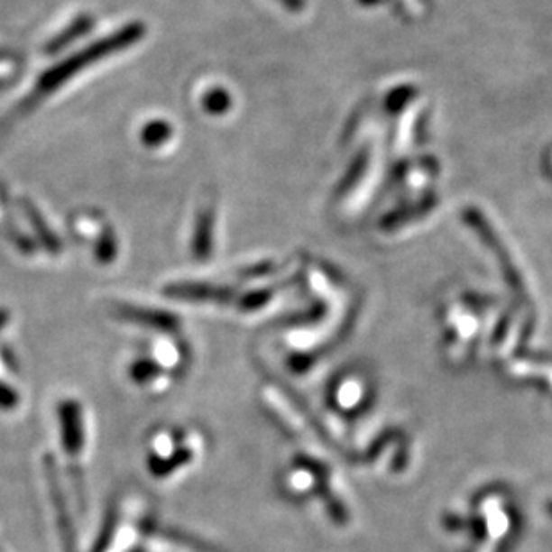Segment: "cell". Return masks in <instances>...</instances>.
Returning <instances> with one entry per match:
<instances>
[{"instance_id":"obj_1","label":"cell","mask_w":552,"mask_h":552,"mask_svg":"<svg viewBox=\"0 0 552 552\" xmlns=\"http://www.w3.org/2000/svg\"><path fill=\"white\" fill-rule=\"evenodd\" d=\"M56 420L60 435V451L65 460L70 492L79 511L87 510V479L85 465L88 455V415L83 400L65 395L56 404Z\"/></svg>"},{"instance_id":"obj_2","label":"cell","mask_w":552,"mask_h":552,"mask_svg":"<svg viewBox=\"0 0 552 552\" xmlns=\"http://www.w3.org/2000/svg\"><path fill=\"white\" fill-rule=\"evenodd\" d=\"M198 433L183 428H161L152 433L145 449V466L152 479L165 483L181 475L200 458Z\"/></svg>"},{"instance_id":"obj_3","label":"cell","mask_w":552,"mask_h":552,"mask_svg":"<svg viewBox=\"0 0 552 552\" xmlns=\"http://www.w3.org/2000/svg\"><path fill=\"white\" fill-rule=\"evenodd\" d=\"M143 36H145V25L140 23V22H134V23H129V25L122 27L120 31L95 41L92 45H88L87 49L76 52L74 56H70L65 61L58 63L56 67L49 69L40 78L38 90L43 93L58 90L61 85H65L69 79L78 76L87 67H90L93 63L107 58L115 52H120V51L138 43Z\"/></svg>"},{"instance_id":"obj_4","label":"cell","mask_w":552,"mask_h":552,"mask_svg":"<svg viewBox=\"0 0 552 552\" xmlns=\"http://www.w3.org/2000/svg\"><path fill=\"white\" fill-rule=\"evenodd\" d=\"M143 528L142 502L127 499L109 511L90 552H134L143 540Z\"/></svg>"},{"instance_id":"obj_5","label":"cell","mask_w":552,"mask_h":552,"mask_svg":"<svg viewBox=\"0 0 552 552\" xmlns=\"http://www.w3.org/2000/svg\"><path fill=\"white\" fill-rule=\"evenodd\" d=\"M41 470H43L47 497L52 508L54 528H56L60 549L61 552H83L79 529H78V524H76V519L70 508L69 486L65 484V477L60 470V463L51 453L43 455Z\"/></svg>"},{"instance_id":"obj_6","label":"cell","mask_w":552,"mask_h":552,"mask_svg":"<svg viewBox=\"0 0 552 552\" xmlns=\"http://www.w3.org/2000/svg\"><path fill=\"white\" fill-rule=\"evenodd\" d=\"M115 317L124 322L136 324L140 327L152 329L156 333L174 336L181 331V318L172 311L160 308H147L138 304H118L115 309Z\"/></svg>"},{"instance_id":"obj_7","label":"cell","mask_w":552,"mask_h":552,"mask_svg":"<svg viewBox=\"0 0 552 552\" xmlns=\"http://www.w3.org/2000/svg\"><path fill=\"white\" fill-rule=\"evenodd\" d=\"M127 377L134 386L149 393H163L172 386L174 381V375L160 367L149 354L136 356L129 363Z\"/></svg>"},{"instance_id":"obj_8","label":"cell","mask_w":552,"mask_h":552,"mask_svg":"<svg viewBox=\"0 0 552 552\" xmlns=\"http://www.w3.org/2000/svg\"><path fill=\"white\" fill-rule=\"evenodd\" d=\"M22 406V391L14 381V367L4 349H0V411L13 413Z\"/></svg>"},{"instance_id":"obj_9","label":"cell","mask_w":552,"mask_h":552,"mask_svg":"<svg viewBox=\"0 0 552 552\" xmlns=\"http://www.w3.org/2000/svg\"><path fill=\"white\" fill-rule=\"evenodd\" d=\"M163 291L165 295L176 300H188V302H209V300H218L225 295L224 290L204 282H174L169 284Z\"/></svg>"},{"instance_id":"obj_10","label":"cell","mask_w":552,"mask_h":552,"mask_svg":"<svg viewBox=\"0 0 552 552\" xmlns=\"http://www.w3.org/2000/svg\"><path fill=\"white\" fill-rule=\"evenodd\" d=\"M213 249V213L202 211L195 224L191 251L197 260H206Z\"/></svg>"},{"instance_id":"obj_11","label":"cell","mask_w":552,"mask_h":552,"mask_svg":"<svg viewBox=\"0 0 552 552\" xmlns=\"http://www.w3.org/2000/svg\"><path fill=\"white\" fill-rule=\"evenodd\" d=\"M22 207H23L25 216L29 218V222H31L34 233L38 235L41 245H43L49 253H60V251H61V242H60V238L49 229L47 222H45L43 216L38 213V209L34 207V204L29 202V200H22Z\"/></svg>"},{"instance_id":"obj_12","label":"cell","mask_w":552,"mask_h":552,"mask_svg":"<svg viewBox=\"0 0 552 552\" xmlns=\"http://www.w3.org/2000/svg\"><path fill=\"white\" fill-rule=\"evenodd\" d=\"M92 16H79L70 27H67L63 32H60L54 40H51V41L47 43L45 52H47V54H54V52L63 51L67 45H70V43L76 41L78 38L88 34L90 29H92Z\"/></svg>"},{"instance_id":"obj_13","label":"cell","mask_w":552,"mask_h":552,"mask_svg":"<svg viewBox=\"0 0 552 552\" xmlns=\"http://www.w3.org/2000/svg\"><path fill=\"white\" fill-rule=\"evenodd\" d=\"M172 136V125L165 120H152L142 131V142L147 147H160Z\"/></svg>"},{"instance_id":"obj_14","label":"cell","mask_w":552,"mask_h":552,"mask_svg":"<svg viewBox=\"0 0 552 552\" xmlns=\"http://www.w3.org/2000/svg\"><path fill=\"white\" fill-rule=\"evenodd\" d=\"M116 256V240L113 236L111 231H106L98 242H97V247H95V258L98 263L102 265H107L115 260Z\"/></svg>"},{"instance_id":"obj_15","label":"cell","mask_w":552,"mask_h":552,"mask_svg":"<svg viewBox=\"0 0 552 552\" xmlns=\"http://www.w3.org/2000/svg\"><path fill=\"white\" fill-rule=\"evenodd\" d=\"M202 104H204V107H206L207 113L222 115V113L229 107L231 100H229L227 92H224V90H213V92L206 93Z\"/></svg>"},{"instance_id":"obj_16","label":"cell","mask_w":552,"mask_h":552,"mask_svg":"<svg viewBox=\"0 0 552 552\" xmlns=\"http://www.w3.org/2000/svg\"><path fill=\"white\" fill-rule=\"evenodd\" d=\"M9 311L7 309H4V308H0V333L4 331V327L9 324Z\"/></svg>"},{"instance_id":"obj_17","label":"cell","mask_w":552,"mask_h":552,"mask_svg":"<svg viewBox=\"0 0 552 552\" xmlns=\"http://www.w3.org/2000/svg\"><path fill=\"white\" fill-rule=\"evenodd\" d=\"M2 83H4V81H0V87H2Z\"/></svg>"}]
</instances>
